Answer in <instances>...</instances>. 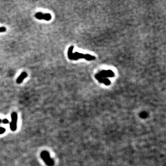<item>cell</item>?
I'll use <instances>...</instances> for the list:
<instances>
[{
    "label": "cell",
    "instance_id": "6",
    "mask_svg": "<svg viewBox=\"0 0 166 166\" xmlns=\"http://www.w3.org/2000/svg\"><path fill=\"white\" fill-rule=\"evenodd\" d=\"M27 76V73L25 72V71H23V72H22L21 74L18 76L17 80H16V82H17L18 84H20L21 83L23 82V80L25 79Z\"/></svg>",
    "mask_w": 166,
    "mask_h": 166
},
{
    "label": "cell",
    "instance_id": "3",
    "mask_svg": "<svg viewBox=\"0 0 166 166\" xmlns=\"http://www.w3.org/2000/svg\"><path fill=\"white\" fill-rule=\"evenodd\" d=\"M40 156L41 158L43 159V160L45 162V163L47 165H52L53 164V161L51 159V158H49V155L48 152L46 151H43V152L41 153Z\"/></svg>",
    "mask_w": 166,
    "mask_h": 166
},
{
    "label": "cell",
    "instance_id": "12",
    "mask_svg": "<svg viewBox=\"0 0 166 166\" xmlns=\"http://www.w3.org/2000/svg\"><path fill=\"white\" fill-rule=\"evenodd\" d=\"M1 122H2V120L1 119H0V123H1Z\"/></svg>",
    "mask_w": 166,
    "mask_h": 166
},
{
    "label": "cell",
    "instance_id": "10",
    "mask_svg": "<svg viewBox=\"0 0 166 166\" xmlns=\"http://www.w3.org/2000/svg\"><path fill=\"white\" fill-rule=\"evenodd\" d=\"M2 122L3 123V124H8L9 123V121L8 120V119H4L2 120Z\"/></svg>",
    "mask_w": 166,
    "mask_h": 166
},
{
    "label": "cell",
    "instance_id": "2",
    "mask_svg": "<svg viewBox=\"0 0 166 166\" xmlns=\"http://www.w3.org/2000/svg\"><path fill=\"white\" fill-rule=\"evenodd\" d=\"M12 121L10 123V128L12 131H15L17 128V119L18 116L16 112H14L11 115Z\"/></svg>",
    "mask_w": 166,
    "mask_h": 166
},
{
    "label": "cell",
    "instance_id": "5",
    "mask_svg": "<svg viewBox=\"0 0 166 166\" xmlns=\"http://www.w3.org/2000/svg\"><path fill=\"white\" fill-rule=\"evenodd\" d=\"M98 74L102 79H106L107 77H113L115 76L114 73L111 70H102L98 73Z\"/></svg>",
    "mask_w": 166,
    "mask_h": 166
},
{
    "label": "cell",
    "instance_id": "8",
    "mask_svg": "<svg viewBox=\"0 0 166 166\" xmlns=\"http://www.w3.org/2000/svg\"><path fill=\"white\" fill-rule=\"evenodd\" d=\"M102 83H103V84H104L108 86L111 84V81L108 79L106 78V79H103Z\"/></svg>",
    "mask_w": 166,
    "mask_h": 166
},
{
    "label": "cell",
    "instance_id": "11",
    "mask_svg": "<svg viewBox=\"0 0 166 166\" xmlns=\"http://www.w3.org/2000/svg\"><path fill=\"white\" fill-rule=\"evenodd\" d=\"M6 31V29L4 27H0V32H3Z\"/></svg>",
    "mask_w": 166,
    "mask_h": 166
},
{
    "label": "cell",
    "instance_id": "7",
    "mask_svg": "<svg viewBox=\"0 0 166 166\" xmlns=\"http://www.w3.org/2000/svg\"><path fill=\"white\" fill-rule=\"evenodd\" d=\"M73 49H74V46H70L68 49V58L70 60H71V57H72V55H73Z\"/></svg>",
    "mask_w": 166,
    "mask_h": 166
},
{
    "label": "cell",
    "instance_id": "9",
    "mask_svg": "<svg viewBox=\"0 0 166 166\" xmlns=\"http://www.w3.org/2000/svg\"><path fill=\"white\" fill-rule=\"evenodd\" d=\"M6 130H5V128H2V127H0V134H2L4 133L5 132Z\"/></svg>",
    "mask_w": 166,
    "mask_h": 166
},
{
    "label": "cell",
    "instance_id": "1",
    "mask_svg": "<svg viewBox=\"0 0 166 166\" xmlns=\"http://www.w3.org/2000/svg\"><path fill=\"white\" fill-rule=\"evenodd\" d=\"M84 58L87 60L91 61L95 59V57L92 55H89V54H84L82 53H80L78 52H75L74 53H73L72 57H71V60H77L79 59H82Z\"/></svg>",
    "mask_w": 166,
    "mask_h": 166
},
{
    "label": "cell",
    "instance_id": "4",
    "mask_svg": "<svg viewBox=\"0 0 166 166\" xmlns=\"http://www.w3.org/2000/svg\"><path fill=\"white\" fill-rule=\"evenodd\" d=\"M35 17L38 19H44L48 21L51 19L52 16L49 14H44L41 12H39L36 14Z\"/></svg>",
    "mask_w": 166,
    "mask_h": 166
}]
</instances>
